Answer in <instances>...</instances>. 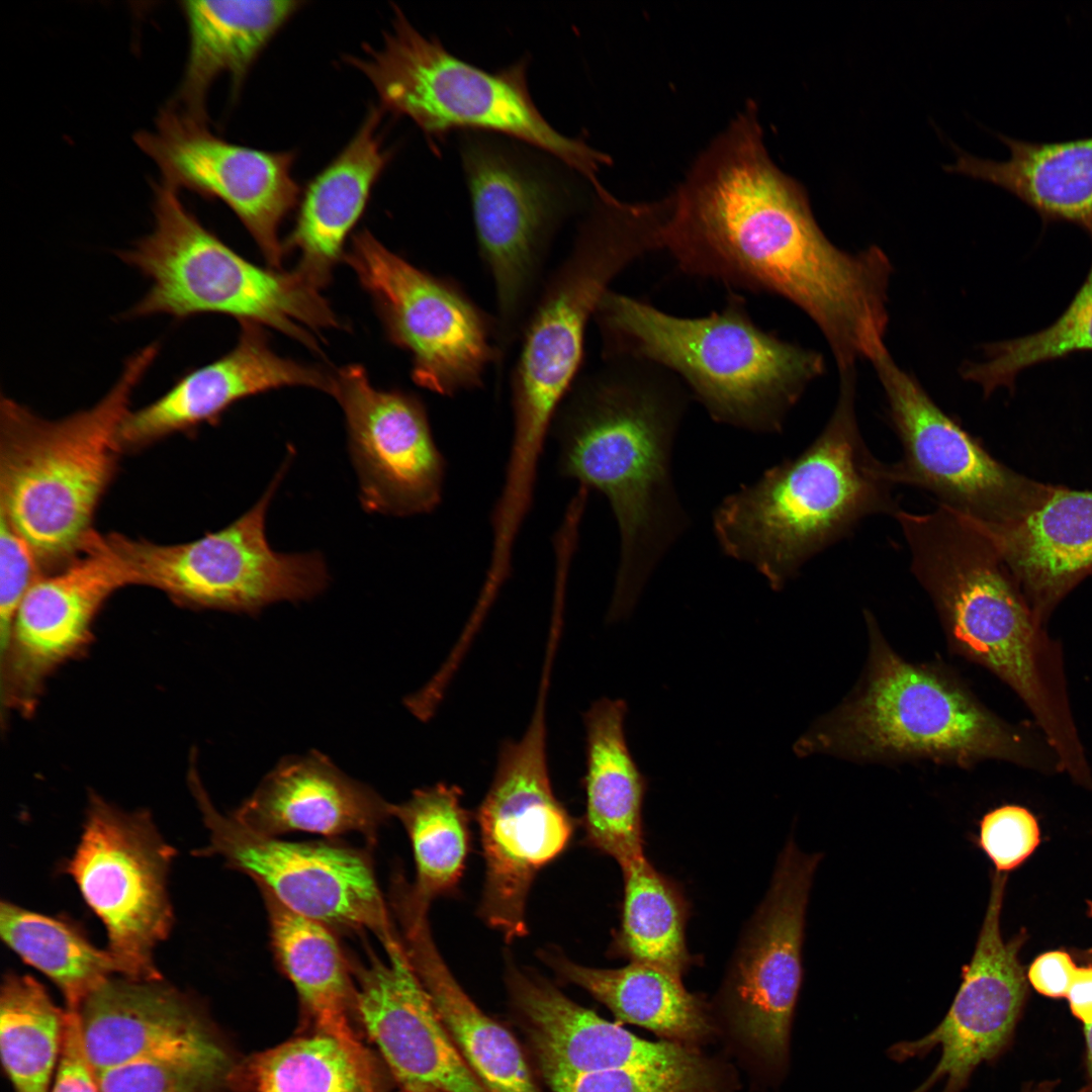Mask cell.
I'll list each match as a JSON object with an SVG mask.
<instances>
[{
	"label": "cell",
	"mask_w": 1092,
	"mask_h": 1092,
	"mask_svg": "<svg viewBox=\"0 0 1092 1092\" xmlns=\"http://www.w3.org/2000/svg\"><path fill=\"white\" fill-rule=\"evenodd\" d=\"M662 200V250L681 272L790 301L819 328L839 370L885 346L889 258L827 239L804 188L770 160L753 104Z\"/></svg>",
	"instance_id": "6da1fadb"
},
{
	"label": "cell",
	"mask_w": 1092,
	"mask_h": 1092,
	"mask_svg": "<svg viewBox=\"0 0 1092 1092\" xmlns=\"http://www.w3.org/2000/svg\"><path fill=\"white\" fill-rule=\"evenodd\" d=\"M576 380L550 435L560 476L608 499L620 557L608 620L627 617L655 568L685 532L688 514L675 490L672 449L691 394L651 362L603 358Z\"/></svg>",
	"instance_id": "7a4b0ae2"
},
{
	"label": "cell",
	"mask_w": 1092,
	"mask_h": 1092,
	"mask_svg": "<svg viewBox=\"0 0 1092 1092\" xmlns=\"http://www.w3.org/2000/svg\"><path fill=\"white\" fill-rule=\"evenodd\" d=\"M910 569L929 597L950 649L1004 682L1052 747L1080 741L1064 654L1046 631L989 534L940 506L900 510Z\"/></svg>",
	"instance_id": "3957f363"
},
{
	"label": "cell",
	"mask_w": 1092,
	"mask_h": 1092,
	"mask_svg": "<svg viewBox=\"0 0 1092 1092\" xmlns=\"http://www.w3.org/2000/svg\"><path fill=\"white\" fill-rule=\"evenodd\" d=\"M869 649L856 686L815 720L793 749L855 762L928 760L964 768L987 760L1044 774L1062 772L1034 725L998 716L951 671L910 661L864 611Z\"/></svg>",
	"instance_id": "277c9868"
},
{
	"label": "cell",
	"mask_w": 1092,
	"mask_h": 1092,
	"mask_svg": "<svg viewBox=\"0 0 1092 1092\" xmlns=\"http://www.w3.org/2000/svg\"><path fill=\"white\" fill-rule=\"evenodd\" d=\"M821 433L798 456L727 495L713 513L722 551L783 589L867 518L901 510L889 463L870 450L855 413L853 370Z\"/></svg>",
	"instance_id": "5b68a950"
},
{
	"label": "cell",
	"mask_w": 1092,
	"mask_h": 1092,
	"mask_svg": "<svg viewBox=\"0 0 1092 1092\" xmlns=\"http://www.w3.org/2000/svg\"><path fill=\"white\" fill-rule=\"evenodd\" d=\"M594 320L603 358L658 365L713 421L753 433L782 432L793 406L824 372L821 354L758 326L739 292L729 291L719 310L687 317L611 289Z\"/></svg>",
	"instance_id": "8992f818"
},
{
	"label": "cell",
	"mask_w": 1092,
	"mask_h": 1092,
	"mask_svg": "<svg viewBox=\"0 0 1092 1092\" xmlns=\"http://www.w3.org/2000/svg\"><path fill=\"white\" fill-rule=\"evenodd\" d=\"M159 345L131 355L118 381L90 408L59 420L11 398L0 405V515L23 537L41 568L57 570L86 546L122 451L119 430L132 392Z\"/></svg>",
	"instance_id": "52a82bcc"
},
{
	"label": "cell",
	"mask_w": 1092,
	"mask_h": 1092,
	"mask_svg": "<svg viewBox=\"0 0 1092 1092\" xmlns=\"http://www.w3.org/2000/svg\"><path fill=\"white\" fill-rule=\"evenodd\" d=\"M662 215L652 202H624L606 189L580 223L566 258L541 284L525 321L511 380L513 434L546 440L575 384L586 327L612 282L662 250Z\"/></svg>",
	"instance_id": "ba28073f"
},
{
	"label": "cell",
	"mask_w": 1092,
	"mask_h": 1092,
	"mask_svg": "<svg viewBox=\"0 0 1092 1092\" xmlns=\"http://www.w3.org/2000/svg\"><path fill=\"white\" fill-rule=\"evenodd\" d=\"M364 54L346 62L372 83L383 110L412 119L434 147L455 130L504 134L601 186L597 173L608 156L543 117L529 92L525 59L496 72L483 70L422 34L398 7L382 48L365 47Z\"/></svg>",
	"instance_id": "9c48e42d"
},
{
	"label": "cell",
	"mask_w": 1092,
	"mask_h": 1092,
	"mask_svg": "<svg viewBox=\"0 0 1092 1092\" xmlns=\"http://www.w3.org/2000/svg\"><path fill=\"white\" fill-rule=\"evenodd\" d=\"M154 229L118 257L151 281L128 316L184 321L219 313L275 329L318 351L314 333L340 323L317 286L296 269L255 265L207 230L178 191L155 187Z\"/></svg>",
	"instance_id": "30bf717a"
},
{
	"label": "cell",
	"mask_w": 1092,
	"mask_h": 1092,
	"mask_svg": "<svg viewBox=\"0 0 1092 1092\" xmlns=\"http://www.w3.org/2000/svg\"><path fill=\"white\" fill-rule=\"evenodd\" d=\"M293 454L289 446L259 500L216 532L178 544L116 533L106 541L134 584L159 589L180 606L255 616L277 602L311 600L330 581L323 555L275 551L266 536V515Z\"/></svg>",
	"instance_id": "8fae6325"
},
{
	"label": "cell",
	"mask_w": 1092,
	"mask_h": 1092,
	"mask_svg": "<svg viewBox=\"0 0 1092 1092\" xmlns=\"http://www.w3.org/2000/svg\"><path fill=\"white\" fill-rule=\"evenodd\" d=\"M460 156L504 351L520 339L550 244L570 211V195L531 155L485 133L464 132Z\"/></svg>",
	"instance_id": "7c38bea8"
},
{
	"label": "cell",
	"mask_w": 1092,
	"mask_h": 1092,
	"mask_svg": "<svg viewBox=\"0 0 1092 1092\" xmlns=\"http://www.w3.org/2000/svg\"><path fill=\"white\" fill-rule=\"evenodd\" d=\"M347 260L388 339L410 354L415 383L443 396L482 385L503 353L496 322L458 283L416 267L366 230L353 237Z\"/></svg>",
	"instance_id": "4fadbf2b"
},
{
	"label": "cell",
	"mask_w": 1092,
	"mask_h": 1092,
	"mask_svg": "<svg viewBox=\"0 0 1092 1092\" xmlns=\"http://www.w3.org/2000/svg\"><path fill=\"white\" fill-rule=\"evenodd\" d=\"M192 756L188 787L209 833L208 844L195 855L222 857L289 910L331 929L369 931L383 946L398 938L366 851L332 842L286 841L251 830L231 813L216 810Z\"/></svg>",
	"instance_id": "5bb4252c"
},
{
	"label": "cell",
	"mask_w": 1092,
	"mask_h": 1092,
	"mask_svg": "<svg viewBox=\"0 0 1092 1092\" xmlns=\"http://www.w3.org/2000/svg\"><path fill=\"white\" fill-rule=\"evenodd\" d=\"M545 738L542 694L524 736L503 743L476 813L485 866L478 913L507 942L526 936L531 886L565 850L575 829L552 790Z\"/></svg>",
	"instance_id": "9a60e30c"
},
{
	"label": "cell",
	"mask_w": 1092,
	"mask_h": 1092,
	"mask_svg": "<svg viewBox=\"0 0 1092 1092\" xmlns=\"http://www.w3.org/2000/svg\"><path fill=\"white\" fill-rule=\"evenodd\" d=\"M174 855L147 811L127 812L89 794L66 872L103 922L107 950L123 978L162 980L153 957L173 922L167 876Z\"/></svg>",
	"instance_id": "2e32d148"
},
{
	"label": "cell",
	"mask_w": 1092,
	"mask_h": 1092,
	"mask_svg": "<svg viewBox=\"0 0 1092 1092\" xmlns=\"http://www.w3.org/2000/svg\"><path fill=\"white\" fill-rule=\"evenodd\" d=\"M871 361L902 448L901 458L889 463L897 486L920 488L938 506L986 527L1012 523L1038 504L1050 484L994 458L895 363L887 348Z\"/></svg>",
	"instance_id": "e0dca14e"
},
{
	"label": "cell",
	"mask_w": 1092,
	"mask_h": 1092,
	"mask_svg": "<svg viewBox=\"0 0 1092 1092\" xmlns=\"http://www.w3.org/2000/svg\"><path fill=\"white\" fill-rule=\"evenodd\" d=\"M132 584L105 536L95 531L77 557L32 584L0 645L3 723L12 714L35 712L49 679L88 650L107 600Z\"/></svg>",
	"instance_id": "ac0fdd59"
},
{
	"label": "cell",
	"mask_w": 1092,
	"mask_h": 1092,
	"mask_svg": "<svg viewBox=\"0 0 1092 1092\" xmlns=\"http://www.w3.org/2000/svg\"><path fill=\"white\" fill-rule=\"evenodd\" d=\"M820 853L789 840L760 906L731 962L726 997L744 1042L774 1065L785 1063L803 978L806 909Z\"/></svg>",
	"instance_id": "d6986e66"
},
{
	"label": "cell",
	"mask_w": 1092,
	"mask_h": 1092,
	"mask_svg": "<svg viewBox=\"0 0 1092 1092\" xmlns=\"http://www.w3.org/2000/svg\"><path fill=\"white\" fill-rule=\"evenodd\" d=\"M331 394L345 415L363 510L396 517L433 512L442 500L447 462L421 398L374 387L360 365L340 369Z\"/></svg>",
	"instance_id": "ffe728a7"
},
{
	"label": "cell",
	"mask_w": 1092,
	"mask_h": 1092,
	"mask_svg": "<svg viewBox=\"0 0 1092 1092\" xmlns=\"http://www.w3.org/2000/svg\"><path fill=\"white\" fill-rule=\"evenodd\" d=\"M134 140L158 166L163 184L226 204L272 268H280L285 250L279 229L300 192L292 176L293 153L229 143L214 135L206 122L171 105L160 112L153 130L140 131Z\"/></svg>",
	"instance_id": "44dd1931"
},
{
	"label": "cell",
	"mask_w": 1092,
	"mask_h": 1092,
	"mask_svg": "<svg viewBox=\"0 0 1092 1092\" xmlns=\"http://www.w3.org/2000/svg\"><path fill=\"white\" fill-rule=\"evenodd\" d=\"M1006 881L1007 874L993 873L973 957L962 968V983L943 1020L926 1035L889 1050V1056L901 1062L940 1049L932 1073L912 1092H928L938 1083L943 1084L940 1092H962L974 1070L1000 1055L1011 1040L1028 986L1018 957L1025 932L1008 941L1000 932Z\"/></svg>",
	"instance_id": "7402d4cb"
},
{
	"label": "cell",
	"mask_w": 1092,
	"mask_h": 1092,
	"mask_svg": "<svg viewBox=\"0 0 1092 1092\" xmlns=\"http://www.w3.org/2000/svg\"><path fill=\"white\" fill-rule=\"evenodd\" d=\"M356 971L355 1008L406 1092H489L469 1068L415 972L400 936Z\"/></svg>",
	"instance_id": "603a6c76"
},
{
	"label": "cell",
	"mask_w": 1092,
	"mask_h": 1092,
	"mask_svg": "<svg viewBox=\"0 0 1092 1092\" xmlns=\"http://www.w3.org/2000/svg\"><path fill=\"white\" fill-rule=\"evenodd\" d=\"M287 386L331 393L333 376L279 356L261 326L242 323L232 351L185 372L159 398L127 414L119 430L122 450L138 449L203 424H216L239 400Z\"/></svg>",
	"instance_id": "cb8c5ba5"
},
{
	"label": "cell",
	"mask_w": 1092,
	"mask_h": 1092,
	"mask_svg": "<svg viewBox=\"0 0 1092 1092\" xmlns=\"http://www.w3.org/2000/svg\"><path fill=\"white\" fill-rule=\"evenodd\" d=\"M507 983L525 1018L541 1071L588 1073L673 1068L704 1060L688 1045L642 1039L572 1001L545 979L509 964Z\"/></svg>",
	"instance_id": "d4e9b609"
},
{
	"label": "cell",
	"mask_w": 1092,
	"mask_h": 1092,
	"mask_svg": "<svg viewBox=\"0 0 1092 1092\" xmlns=\"http://www.w3.org/2000/svg\"><path fill=\"white\" fill-rule=\"evenodd\" d=\"M78 1016L95 1073L143 1058L225 1052L195 1004L162 980L110 978Z\"/></svg>",
	"instance_id": "484cf974"
},
{
	"label": "cell",
	"mask_w": 1092,
	"mask_h": 1092,
	"mask_svg": "<svg viewBox=\"0 0 1092 1092\" xmlns=\"http://www.w3.org/2000/svg\"><path fill=\"white\" fill-rule=\"evenodd\" d=\"M391 805L314 750L281 759L231 814L263 835L359 833L373 843L380 827L392 818Z\"/></svg>",
	"instance_id": "4316f807"
},
{
	"label": "cell",
	"mask_w": 1092,
	"mask_h": 1092,
	"mask_svg": "<svg viewBox=\"0 0 1092 1092\" xmlns=\"http://www.w3.org/2000/svg\"><path fill=\"white\" fill-rule=\"evenodd\" d=\"M390 897L404 951L475 1076L489 1092H542L513 1034L471 1000L444 962L430 929V906L406 888Z\"/></svg>",
	"instance_id": "83f0119b"
},
{
	"label": "cell",
	"mask_w": 1092,
	"mask_h": 1092,
	"mask_svg": "<svg viewBox=\"0 0 1092 1092\" xmlns=\"http://www.w3.org/2000/svg\"><path fill=\"white\" fill-rule=\"evenodd\" d=\"M981 527L1044 624L1092 572V490L1050 484L1039 503L1020 519Z\"/></svg>",
	"instance_id": "f1b7e54d"
},
{
	"label": "cell",
	"mask_w": 1092,
	"mask_h": 1092,
	"mask_svg": "<svg viewBox=\"0 0 1092 1092\" xmlns=\"http://www.w3.org/2000/svg\"><path fill=\"white\" fill-rule=\"evenodd\" d=\"M383 109L371 106L354 138L307 185L284 250H296V268L322 288L331 279L348 235L387 166L379 125Z\"/></svg>",
	"instance_id": "f546056e"
},
{
	"label": "cell",
	"mask_w": 1092,
	"mask_h": 1092,
	"mask_svg": "<svg viewBox=\"0 0 1092 1092\" xmlns=\"http://www.w3.org/2000/svg\"><path fill=\"white\" fill-rule=\"evenodd\" d=\"M623 700L601 699L583 715L587 843L620 867L644 855L642 806L647 780L626 741Z\"/></svg>",
	"instance_id": "4dcf8cb0"
},
{
	"label": "cell",
	"mask_w": 1092,
	"mask_h": 1092,
	"mask_svg": "<svg viewBox=\"0 0 1092 1092\" xmlns=\"http://www.w3.org/2000/svg\"><path fill=\"white\" fill-rule=\"evenodd\" d=\"M302 1H183L189 54L183 79L170 104L206 122L205 100L214 80L230 75L238 90L251 66Z\"/></svg>",
	"instance_id": "1f68e13d"
},
{
	"label": "cell",
	"mask_w": 1092,
	"mask_h": 1092,
	"mask_svg": "<svg viewBox=\"0 0 1092 1092\" xmlns=\"http://www.w3.org/2000/svg\"><path fill=\"white\" fill-rule=\"evenodd\" d=\"M998 138L1009 149L1007 160L959 153L945 170L999 186L1043 221L1071 222L1092 237V135L1052 143Z\"/></svg>",
	"instance_id": "d6a6232c"
},
{
	"label": "cell",
	"mask_w": 1092,
	"mask_h": 1092,
	"mask_svg": "<svg viewBox=\"0 0 1092 1092\" xmlns=\"http://www.w3.org/2000/svg\"><path fill=\"white\" fill-rule=\"evenodd\" d=\"M540 956L562 979L585 990L621 1022L684 1045L711 1031L703 1003L687 991L680 976L640 963L617 969L586 967L556 948L542 950Z\"/></svg>",
	"instance_id": "836d02e7"
},
{
	"label": "cell",
	"mask_w": 1092,
	"mask_h": 1092,
	"mask_svg": "<svg viewBox=\"0 0 1092 1092\" xmlns=\"http://www.w3.org/2000/svg\"><path fill=\"white\" fill-rule=\"evenodd\" d=\"M260 892L275 960L303 1007L322 1033L365 1051L349 1022L350 1010L355 1007L353 970L332 929L289 910L268 891Z\"/></svg>",
	"instance_id": "e575fe53"
},
{
	"label": "cell",
	"mask_w": 1092,
	"mask_h": 1092,
	"mask_svg": "<svg viewBox=\"0 0 1092 1092\" xmlns=\"http://www.w3.org/2000/svg\"><path fill=\"white\" fill-rule=\"evenodd\" d=\"M620 868L624 895L611 952L681 977L695 962L687 946L689 905L682 891L645 855Z\"/></svg>",
	"instance_id": "d590c367"
},
{
	"label": "cell",
	"mask_w": 1092,
	"mask_h": 1092,
	"mask_svg": "<svg viewBox=\"0 0 1092 1092\" xmlns=\"http://www.w3.org/2000/svg\"><path fill=\"white\" fill-rule=\"evenodd\" d=\"M0 933L15 953L57 985L67 1009L78 1011L93 991L117 973L109 951L94 946L64 919L2 902Z\"/></svg>",
	"instance_id": "8d00e7d4"
},
{
	"label": "cell",
	"mask_w": 1092,
	"mask_h": 1092,
	"mask_svg": "<svg viewBox=\"0 0 1092 1092\" xmlns=\"http://www.w3.org/2000/svg\"><path fill=\"white\" fill-rule=\"evenodd\" d=\"M461 797L458 787L436 784L391 805V815L406 831L414 852L413 892L428 904L452 892L464 872L470 830Z\"/></svg>",
	"instance_id": "74e56055"
},
{
	"label": "cell",
	"mask_w": 1092,
	"mask_h": 1092,
	"mask_svg": "<svg viewBox=\"0 0 1092 1092\" xmlns=\"http://www.w3.org/2000/svg\"><path fill=\"white\" fill-rule=\"evenodd\" d=\"M67 1010L30 976L7 974L0 996V1052L15 1092H50Z\"/></svg>",
	"instance_id": "f35d334b"
},
{
	"label": "cell",
	"mask_w": 1092,
	"mask_h": 1092,
	"mask_svg": "<svg viewBox=\"0 0 1092 1092\" xmlns=\"http://www.w3.org/2000/svg\"><path fill=\"white\" fill-rule=\"evenodd\" d=\"M241 1077L247 1092H379L366 1051L325 1033L258 1055Z\"/></svg>",
	"instance_id": "ab89813d"
},
{
	"label": "cell",
	"mask_w": 1092,
	"mask_h": 1092,
	"mask_svg": "<svg viewBox=\"0 0 1092 1092\" xmlns=\"http://www.w3.org/2000/svg\"><path fill=\"white\" fill-rule=\"evenodd\" d=\"M984 351L986 359L965 364L962 376L978 383L985 396L1000 387L1013 390L1016 377L1026 368L1092 351V263L1072 301L1051 326L1025 337L987 344Z\"/></svg>",
	"instance_id": "60d3db41"
},
{
	"label": "cell",
	"mask_w": 1092,
	"mask_h": 1092,
	"mask_svg": "<svg viewBox=\"0 0 1092 1092\" xmlns=\"http://www.w3.org/2000/svg\"><path fill=\"white\" fill-rule=\"evenodd\" d=\"M232 1071L224 1052L143 1058L96 1077L101 1092H212Z\"/></svg>",
	"instance_id": "b9f144b4"
},
{
	"label": "cell",
	"mask_w": 1092,
	"mask_h": 1092,
	"mask_svg": "<svg viewBox=\"0 0 1092 1092\" xmlns=\"http://www.w3.org/2000/svg\"><path fill=\"white\" fill-rule=\"evenodd\" d=\"M541 1072L552 1092H718L719 1088L717 1070L706 1059L673 1068Z\"/></svg>",
	"instance_id": "7bdbcfd3"
},
{
	"label": "cell",
	"mask_w": 1092,
	"mask_h": 1092,
	"mask_svg": "<svg viewBox=\"0 0 1092 1092\" xmlns=\"http://www.w3.org/2000/svg\"><path fill=\"white\" fill-rule=\"evenodd\" d=\"M979 846L997 872L1007 873L1022 863L1039 842L1034 816L1025 808L1005 805L988 812L980 823Z\"/></svg>",
	"instance_id": "ee69618b"
},
{
	"label": "cell",
	"mask_w": 1092,
	"mask_h": 1092,
	"mask_svg": "<svg viewBox=\"0 0 1092 1092\" xmlns=\"http://www.w3.org/2000/svg\"><path fill=\"white\" fill-rule=\"evenodd\" d=\"M41 569L29 544L0 515V645L25 595L43 574Z\"/></svg>",
	"instance_id": "f6af8a7d"
},
{
	"label": "cell",
	"mask_w": 1092,
	"mask_h": 1092,
	"mask_svg": "<svg viewBox=\"0 0 1092 1092\" xmlns=\"http://www.w3.org/2000/svg\"><path fill=\"white\" fill-rule=\"evenodd\" d=\"M60 1062L51 1092H101L85 1054L77 1010L67 1009Z\"/></svg>",
	"instance_id": "bcb514c9"
},
{
	"label": "cell",
	"mask_w": 1092,
	"mask_h": 1092,
	"mask_svg": "<svg viewBox=\"0 0 1092 1092\" xmlns=\"http://www.w3.org/2000/svg\"><path fill=\"white\" fill-rule=\"evenodd\" d=\"M1077 966L1070 954L1053 950L1037 957L1028 969L1027 977L1032 987L1051 998L1066 997Z\"/></svg>",
	"instance_id": "7dc6e473"
},
{
	"label": "cell",
	"mask_w": 1092,
	"mask_h": 1092,
	"mask_svg": "<svg viewBox=\"0 0 1092 1092\" xmlns=\"http://www.w3.org/2000/svg\"><path fill=\"white\" fill-rule=\"evenodd\" d=\"M1066 998L1073 1015L1084 1025L1092 1023V966L1077 967Z\"/></svg>",
	"instance_id": "c3c4849f"
},
{
	"label": "cell",
	"mask_w": 1092,
	"mask_h": 1092,
	"mask_svg": "<svg viewBox=\"0 0 1092 1092\" xmlns=\"http://www.w3.org/2000/svg\"><path fill=\"white\" fill-rule=\"evenodd\" d=\"M1054 1082H1042L1036 1085L1028 1086L1023 1092H1053L1055 1087ZM1076 1092H1092L1091 1086L1082 1087Z\"/></svg>",
	"instance_id": "681fc988"
},
{
	"label": "cell",
	"mask_w": 1092,
	"mask_h": 1092,
	"mask_svg": "<svg viewBox=\"0 0 1092 1092\" xmlns=\"http://www.w3.org/2000/svg\"><path fill=\"white\" fill-rule=\"evenodd\" d=\"M1088 1067L1092 1078V1023L1084 1025Z\"/></svg>",
	"instance_id": "f907efd6"
},
{
	"label": "cell",
	"mask_w": 1092,
	"mask_h": 1092,
	"mask_svg": "<svg viewBox=\"0 0 1092 1092\" xmlns=\"http://www.w3.org/2000/svg\"><path fill=\"white\" fill-rule=\"evenodd\" d=\"M1089 914L1092 915V902H1089Z\"/></svg>",
	"instance_id": "816d5d0a"
}]
</instances>
